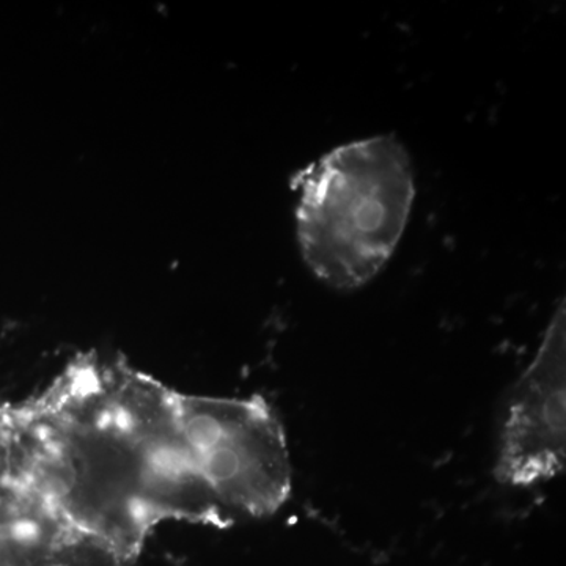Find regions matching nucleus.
I'll return each instance as SVG.
<instances>
[{
  "instance_id": "3",
  "label": "nucleus",
  "mask_w": 566,
  "mask_h": 566,
  "mask_svg": "<svg viewBox=\"0 0 566 566\" xmlns=\"http://www.w3.org/2000/svg\"><path fill=\"white\" fill-rule=\"evenodd\" d=\"M189 461L216 526L273 516L292 494L293 471L281 420L260 395L177 394Z\"/></svg>"
},
{
  "instance_id": "1",
  "label": "nucleus",
  "mask_w": 566,
  "mask_h": 566,
  "mask_svg": "<svg viewBox=\"0 0 566 566\" xmlns=\"http://www.w3.org/2000/svg\"><path fill=\"white\" fill-rule=\"evenodd\" d=\"M177 390L98 353L9 408L14 458L41 509L126 560L164 521L216 526L182 438Z\"/></svg>"
},
{
  "instance_id": "2",
  "label": "nucleus",
  "mask_w": 566,
  "mask_h": 566,
  "mask_svg": "<svg viewBox=\"0 0 566 566\" xmlns=\"http://www.w3.org/2000/svg\"><path fill=\"white\" fill-rule=\"evenodd\" d=\"M296 234L308 270L335 290L374 281L403 237L415 172L392 136L342 145L294 178Z\"/></svg>"
},
{
  "instance_id": "4",
  "label": "nucleus",
  "mask_w": 566,
  "mask_h": 566,
  "mask_svg": "<svg viewBox=\"0 0 566 566\" xmlns=\"http://www.w3.org/2000/svg\"><path fill=\"white\" fill-rule=\"evenodd\" d=\"M565 305L557 308L532 363L517 378L499 430L495 479L542 485L566 464Z\"/></svg>"
}]
</instances>
